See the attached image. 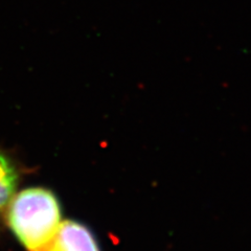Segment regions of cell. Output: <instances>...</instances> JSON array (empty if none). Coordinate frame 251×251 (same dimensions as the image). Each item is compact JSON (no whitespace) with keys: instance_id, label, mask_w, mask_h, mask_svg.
Returning a JSON list of instances; mask_svg holds the SVG:
<instances>
[{"instance_id":"obj_2","label":"cell","mask_w":251,"mask_h":251,"mask_svg":"<svg viewBox=\"0 0 251 251\" xmlns=\"http://www.w3.org/2000/svg\"><path fill=\"white\" fill-rule=\"evenodd\" d=\"M41 251H100L92 232L81 223L63 221Z\"/></svg>"},{"instance_id":"obj_3","label":"cell","mask_w":251,"mask_h":251,"mask_svg":"<svg viewBox=\"0 0 251 251\" xmlns=\"http://www.w3.org/2000/svg\"><path fill=\"white\" fill-rule=\"evenodd\" d=\"M17 185V170L4 154L0 153V219L14 198Z\"/></svg>"},{"instance_id":"obj_1","label":"cell","mask_w":251,"mask_h":251,"mask_svg":"<svg viewBox=\"0 0 251 251\" xmlns=\"http://www.w3.org/2000/svg\"><path fill=\"white\" fill-rule=\"evenodd\" d=\"M11 229L27 251H41L61 223L59 202L50 191L31 187L14 196L7 213Z\"/></svg>"}]
</instances>
